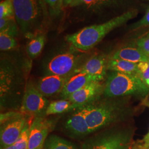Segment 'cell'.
Returning a JSON list of instances; mask_svg holds the SVG:
<instances>
[{"label":"cell","mask_w":149,"mask_h":149,"mask_svg":"<svg viewBox=\"0 0 149 149\" xmlns=\"http://www.w3.org/2000/svg\"><path fill=\"white\" fill-rule=\"evenodd\" d=\"M84 55L82 54L67 52L60 54L51 59L47 66L48 74L71 76L82 65Z\"/></svg>","instance_id":"6"},{"label":"cell","mask_w":149,"mask_h":149,"mask_svg":"<svg viewBox=\"0 0 149 149\" xmlns=\"http://www.w3.org/2000/svg\"><path fill=\"white\" fill-rule=\"evenodd\" d=\"M138 13L136 10H129L105 23L85 27L78 32L68 35L66 40L76 50L87 52L95 47L109 32L133 19Z\"/></svg>","instance_id":"2"},{"label":"cell","mask_w":149,"mask_h":149,"mask_svg":"<svg viewBox=\"0 0 149 149\" xmlns=\"http://www.w3.org/2000/svg\"><path fill=\"white\" fill-rule=\"evenodd\" d=\"M138 48L149 57V37H144L137 41Z\"/></svg>","instance_id":"27"},{"label":"cell","mask_w":149,"mask_h":149,"mask_svg":"<svg viewBox=\"0 0 149 149\" xmlns=\"http://www.w3.org/2000/svg\"><path fill=\"white\" fill-rule=\"evenodd\" d=\"M50 12L53 15H58L63 8L62 0H45Z\"/></svg>","instance_id":"26"},{"label":"cell","mask_w":149,"mask_h":149,"mask_svg":"<svg viewBox=\"0 0 149 149\" xmlns=\"http://www.w3.org/2000/svg\"><path fill=\"white\" fill-rule=\"evenodd\" d=\"M142 104L145 106L149 108V100L148 99H145L142 102ZM142 141H143L144 144L149 146V131L148 134L144 136V139Z\"/></svg>","instance_id":"31"},{"label":"cell","mask_w":149,"mask_h":149,"mask_svg":"<svg viewBox=\"0 0 149 149\" xmlns=\"http://www.w3.org/2000/svg\"><path fill=\"white\" fill-rule=\"evenodd\" d=\"M29 129L30 127L26 125L25 128L23 129L20 137L15 144L5 148H1V149H28Z\"/></svg>","instance_id":"21"},{"label":"cell","mask_w":149,"mask_h":149,"mask_svg":"<svg viewBox=\"0 0 149 149\" xmlns=\"http://www.w3.org/2000/svg\"><path fill=\"white\" fill-rule=\"evenodd\" d=\"M138 76L149 88V65L148 62L138 64Z\"/></svg>","instance_id":"24"},{"label":"cell","mask_w":149,"mask_h":149,"mask_svg":"<svg viewBox=\"0 0 149 149\" xmlns=\"http://www.w3.org/2000/svg\"><path fill=\"white\" fill-rule=\"evenodd\" d=\"M70 77L48 74L40 79L36 86L38 90L45 97L54 96L61 93Z\"/></svg>","instance_id":"13"},{"label":"cell","mask_w":149,"mask_h":149,"mask_svg":"<svg viewBox=\"0 0 149 149\" xmlns=\"http://www.w3.org/2000/svg\"><path fill=\"white\" fill-rule=\"evenodd\" d=\"M63 8L66 7H74L82 4L81 0H62Z\"/></svg>","instance_id":"29"},{"label":"cell","mask_w":149,"mask_h":149,"mask_svg":"<svg viewBox=\"0 0 149 149\" xmlns=\"http://www.w3.org/2000/svg\"><path fill=\"white\" fill-rule=\"evenodd\" d=\"M108 70L124 74L138 75V64L121 59L109 58L108 63Z\"/></svg>","instance_id":"16"},{"label":"cell","mask_w":149,"mask_h":149,"mask_svg":"<svg viewBox=\"0 0 149 149\" xmlns=\"http://www.w3.org/2000/svg\"><path fill=\"white\" fill-rule=\"evenodd\" d=\"M15 17L12 0H3L0 3V18Z\"/></svg>","instance_id":"23"},{"label":"cell","mask_w":149,"mask_h":149,"mask_svg":"<svg viewBox=\"0 0 149 149\" xmlns=\"http://www.w3.org/2000/svg\"><path fill=\"white\" fill-rule=\"evenodd\" d=\"M129 149H149V145L144 144L143 141L133 144Z\"/></svg>","instance_id":"30"},{"label":"cell","mask_w":149,"mask_h":149,"mask_svg":"<svg viewBox=\"0 0 149 149\" xmlns=\"http://www.w3.org/2000/svg\"><path fill=\"white\" fill-rule=\"evenodd\" d=\"M26 125V119L20 117L12 119L3 124L1 129V148L15 144L20 137Z\"/></svg>","instance_id":"10"},{"label":"cell","mask_w":149,"mask_h":149,"mask_svg":"<svg viewBox=\"0 0 149 149\" xmlns=\"http://www.w3.org/2000/svg\"><path fill=\"white\" fill-rule=\"evenodd\" d=\"M98 98L80 107L84 113L91 133L123 120L128 114L126 103L122 100Z\"/></svg>","instance_id":"1"},{"label":"cell","mask_w":149,"mask_h":149,"mask_svg":"<svg viewBox=\"0 0 149 149\" xmlns=\"http://www.w3.org/2000/svg\"><path fill=\"white\" fill-rule=\"evenodd\" d=\"M19 30L28 37L39 33L45 16L39 0H12Z\"/></svg>","instance_id":"4"},{"label":"cell","mask_w":149,"mask_h":149,"mask_svg":"<svg viewBox=\"0 0 149 149\" xmlns=\"http://www.w3.org/2000/svg\"><path fill=\"white\" fill-rule=\"evenodd\" d=\"M148 25H149V8L143 18L134 26V28H139L140 27H144Z\"/></svg>","instance_id":"28"},{"label":"cell","mask_w":149,"mask_h":149,"mask_svg":"<svg viewBox=\"0 0 149 149\" xmlns=\"http://www.w3.org/2000/svg\"><path fill=\"white\" fill-rule=\"evenodd\" d=\"M52 126V122L46 119H35L29 129L28 149H43Z\"/></svg>","instance_id":"8"},{"label":"cell","mask_w":149,"mask_h":149,"mask_svg":"<svg viewBox=\"0 0 149 149\" xmlns=\"http://www.w3.org/2000/svg\"><path fill=\"white\" fill-rule=\"evenodd\" d=\"M103 93L111 98L130 95L145 97L149 94V88L138 74L111 71L107 75Z\"/></svg>","instance_id":"3"},{"label":"cell","mask_w":149,"mask_h":149,"mask_svg":"<svg viewBox=\"0 0 149 149\" xmlns=\"http://www.w3.org/2000/svg\"><path fill=\"white\" fill-rule=\"evenodd\" d=\"M145 37H149V32L148 33H146V36Z\"/></svg>","instance_id":"33"},{"label":"cell","mask_w":149,"mask_h":149,"mask_svg":"<svg viewBox=\"0 0 149 149\" xmlns=\"http://www.w3.org/2000/svg\"><path fill=\"white\" fill-rule=\"evenodd\" d=\"M19 29L15 17L0 18V33H5L16 37Z\"/></svg>","instance_id":"20"},{"label":"cell","mask_w":149,"mask_h":149,"mask_svg":"<svg viewBox=\"0 0 149 149\" xmlns=\"http://www.w3.org/2000/svg\"><path fill=\"white\" fill-rule=\"evenodd\" d=\"M45 41V36L42 33L33 37L27 45L26 50L28 56L32 59L38 57L43 50Z\"/></svg>","instance_id":"18"},{"label":"cell","mask_w":149,"mask_h":149,"mask_svg":"<svg viewBox=\"0 0 149 149\" xmlns=\"http://www.w3.org/2000/svg\"><path fill=\"white\" fill-rule=\"evenodd\" d=\"M110 58L121 59L133 63L149 62V57L139 48L124 47L118 50Z\"/></svg>","instance_id":"15"},{"label":"cell","mask_w":149,"mask_h":149,"mask_svg":"<svg viewBox=\"0 0 149 149\" xmlns=\"http://www.w3.org/2000/svg\"><path fill=\"white\" fill-rule=\"evenodd\" d=\"M93 81L98 82L94 77L86 73L78 72L72 74L64 86L61 96L67 100L70 95Z\"/></svg>","instance_id":"14"},{"label":"cell","mask_w":149,"mask_h":149,"mask_svg":"<svg viewBox=\"0 0 149 149\" xmlns=\"http://www.w3.org/2000/svg\"><path fill=\"white\" fill-rule=\"evenodd\" d=\"M39 2L40 3V5L43 8V11L44 12V15L45 17L48 15V7L46 4L45 0H39Z\"/></svg>","instance_id":"32"},{"label":"cell","mask_w":149,"mask_h":149,"mask_svg":"<svg viewBox=\"0 0 149 149\" xmlns=\"http://www.w3.org/2000/svg\"><path fill=\"white\" fill-rule=\"evenodd\" d=\"M65 128L74 137H84L91 134L82 109L79 108L72 113L65 124Z\"/></svg>","instance_id":"12"},{"label":"cell","mask_w":149,"mask_h":149,"mask_svg":"<svg viewBox=\"0 0 149 149\" xmlns=\"http://www.w3.org/2000/svg\"><path fill=\"white\" fill-rule=\"evenodd\" d=\"M48 101L32 82L26 85L22 102L20 112L23 113H38L46 109Z\"/></svg>","instance_id":"7"},{"label":"cell","mask_w":149,"mask_h":149,"mask_svg":"<svg viewBox=\"0 0 149 149\" xmlns=\"http://www.w3.org/2000/svg\"><path fill=\"white\" fill-rule=\"evenodd\" d=\"M88 8H98L112 4L113 0H81Z\"/></svg>","instance_id":"25"},{"label":"cell","mask_w":149,"mask_h":149,"mask_svg":"<svg viewBox=\"0 0 149 149\" xmlns=\"http://www.w3.org/2000/svg\"><path fill=\"white\" fill-rule=\"evenodd\" d=\"M15 37L5 33H0V49L1 51H7L17 47Z\"/></svg>","instance_id":"22"},{"label":"cell","mask_w":149,"mask_h":149,"mask_svg":"<svg viewBox=\"0 0 149 149\" xmlns=\"http://www.w3.org/2000/svg\"><path fill=\"white\" fill-rule=\"evenodd\" d=\"M43 149H79L75 144L56 135L48 136Z\"/></svg>","instance_id":"17"},{"label":"cell","mask_w":149,"mask_h":149,"mask_svg":"<svg viewBox=\"0 0 149 149\" xmlns=\"http://www.w3.org/2000/svg\"><path fill=\"white\" fill-rule=\"evenodd\" d=\"M132 141L131 129H111L86 140L82 149H129Z\"/></svg>","instance_id":"5"},{"label":"cell","mask_w":149,"mask_h":149,"mask_svg":"<svg viewBox=\"0 0 149 149\" xmlns=\"http://www.w3.org/2000/svg\"><path fill=\"white\" fill-rule=\"evenodd\" d=\"M108 60L104 54L94 55L76 70L74 74L86 73L94 77L98 82H102L106 77Z\"/></svg>","instance_id":"9"},{"label":"cell","mask_w":149,"mask_h":149,"mask_svg":"<svg viewBox=\"0 0 149 149\" xmlns=\"http://www.w3.org/2000/svg\"><path fill=\"white\" fill-rule=\"evenodd\" d=\"M104 87L101 82L93 81L70 95L67 100L80 107L99 98L103 93Z\"/></svg>","instance_id":"11"},{"label":"cell","mask_w":149,"mask_h":149,"mask_svg":"<svg viewBox=\"0 0 149 149\" xmlns=\"http://www.w3.org/2000/svg\"><path fill=\"white\" fill-rule=\"evenodd\" d=\"M77 106L68 100H62L52 102L48 104L45 109V114L52 115L68 111Z\"/></svg>","instance_id":"19"}]
</instances>
